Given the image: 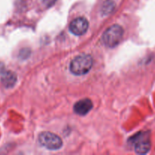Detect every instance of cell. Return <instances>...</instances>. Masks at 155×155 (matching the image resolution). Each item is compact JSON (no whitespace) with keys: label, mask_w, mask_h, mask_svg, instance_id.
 I'll return each instance as SVG.
<instances>
[{"label":"cell","mask_w":155,"mask_h":155,"mask_svg":"<svg viewBox=\"0 0 155 155\" xmlns=\"http://www.w3.org/2000/svg\"><path fill=\"white\" fill-rule=\"evenodd\" d=\"M93 65V59L89 54H81L74 58L70 64V71L74 75L81 76L89 72Z\"/></svg>","instance_id":"obj_1"},{"label":"cell","mask_w":155,"mask_h":155,"mask_svg":"<svg viewBox=\"0 0 155 155\" xmlns=\"http://www.w3.org/2000/svg\"><path fill=\"white\" fill-rule=\"evenodd\" d=\"M123 33L124 31L122 27L118 24H114L104 32L102 39L106 46L113 48L119 43L123 36Z\"/></svg>","instance_id":"obj_2"},{"label":"cell","mask_w":155,"mask_h":155,"mask_svg":"<svg viewBox=\"0 0 155 155\" xmlns=\"http://www.w3.org/2000/svg\"><path fill=\"white\" fill-rule=\"evenodd\" d=\"M39 142L49 150H58L62 147V141L59 136L50 132H43L39 136Z\"/></svg>","instance_id":"obj_3"},{"label":"cell","mask_w":155,"mask_h":155,"mask_svg":"<svg viewBox=\"0 0 155 155\" xmlns=\"http://www.w3.org/2000/svg\"><path fill=\"white\" fill-rule=\"evenodd\" d=\"M69 28L73 34L76 36H81L86 33L88 29V20L82 17L75 18L70 24Z\"/></svg>","instance_id":"obj_4"},{"label":"cell","mask_w":155,"mask_h":155,"mask_svg":"<svg viewBox=\"0 0 155 155\" xmlns=\"http://www.w3.org/2000/svg\"><path fill=\"white\" fill-rule=\"evenodd\" d=\"M150 148V142L148 137L142 136L137 138L135 142V151L137 154H144L149 151Z\"/></svg>","instance_id":"obj_5"},{"label":"cell","mask_w":155,"mask_h":155,"mask_svg":"<svg viewBox=\"0 0 155 155\" xmlns=\"http://www.w3.org/2000/svg\"><path fill=\"white\" fill-rule=\"evenodd\" d=\"M93 107L92 101L90 99L85 98V99L80 100L78 101L74 106V110L76 114L79 115H85L91 110Z\"/></svg>","instance_id":"obj_6"},{"label":"cell","mask_w":155,"mask_h":155,"mask_svg":"<svg viewBox=\"0 0 155 155\" xmlns=\"http://www.w3.org/2000/svg\"><path fill=\"white\" fill-rule=\"evenodd\" d=\"M16 82V76L13 72L8 71L3 74L2 77V83L5 87H12Z\"/></svg>","instance_id":"obj_7"},{"label":"cell","mask_w":155,"mask_h":155,"mask_svg":"<svg viewBox=\"0 0 155 155\" xmlns=\"http://www.w3.org/2000/svg\"><path fill=\"white\" fill-rule=\"evenodd\" d=\"M114 8V3L111 1H106L103 5V12L106 14L110 13Z\"/></svg>","instance_id":"obj_8"},{"label":"cell","mask_w":155,"mask_h":155,"mask_svg":"<svg viewBox=\"0 0 155 155\" xmlns=\"http://www.w3.org/2000/svg\"><path fill=\"white\" fill-rule=\"evenodd\" d=\"M56 0H43V2L45 5H46L47 7H50L53 5H54V3L56 2Z\"/></svg>","instance_id":"obj_9"}]
</instances>
